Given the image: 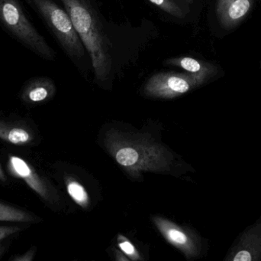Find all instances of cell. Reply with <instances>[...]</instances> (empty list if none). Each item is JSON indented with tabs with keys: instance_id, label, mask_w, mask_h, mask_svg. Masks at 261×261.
<instances>
[{
	"instance_id": "cell-11",
	"label": "cell",
	"mask_w": 261,
	"mask_h": 261,
	"mask_svg": "<svg viewBox=\"0 0 261 261\" xmlns=\"http://www.w3.org/2000/svg\"><path fill=\"white\" fill-rule=\"evenodd\" d=\"M164 64L179 67L189 73L208 75L211 78H213L219 73V67L216 64L200 61L191 57H176L169 58L164 61Z\"/></svg>"
},
{
	"instance_id": "cell-9",
	"label": "cell",
	"mask_w": 261,
	"mask_h": 261,
	"mask_svg": "<svg viewBox=\"0 0 261 261\" xmlns=\"http://www.w3.org/2000/svg\"><path fill=\"white\" fill-rule=\"evenodd\" d=\"M56 93V86L51 79L37 77L29 80L21 88L20 98L24 104L36 105L47 102Z\"/></svg>"
},
{
	"instance_id": "cell-2",
	"label": "cell",
	"mask_w": 261,
	"mask_h": 261,
	"mask_svg": "<svg viewBox=\"0 0 261 261\" xmlns=\"http://www.w3.org/2000/svg\"><path fill=\"white\" fill-rule=\"evenodd\" d=\"M107 147L116 162L132 176L142 172L170 170L171 154L162 146L147 139L112 130L107 138Z\"/></svg>"
},
{
	"instance_id": "cell-8",
	"label": "cell",
	"mask_w": 261,
	"mask_h": 261,
	"mask_svg": "<svg viewBox=\"0 0 261 261\" xmlns=\"http://www.w3.org/2000/svg\"><path fill=\"white\" fill-rule=\"evenodd\" d=\"M254 0H218L216 14L223 27L231 29L239 25L252 8Z\"/></svg>"
},
{
	"instance_id": "cell-16",
	"label": "cell",
	"mask_w": 261,
	"mask_h": 261,
	"mask_svg": "<svg viewBox=\"0 0 261 261\" xmlns=\"http://www.w3.org/2000/svg\"><path fill=\"white\" fill-rule=\"evenodd\" d=\"M22 230L21 227L17 225H1L0 226V242L19 232Z\"/></svg>"
},
{
	"instance_id": "cell-13",
	"label": "cell",
	"mask_w": 261,
	"mask_h": 261,
	"mask_svg": "<svg viewBox=\"0 0 261 261\" xmlns=\"http://www.w3.org/2000/svg\"><path fill=\"white\" fill-rule=\"evenodd\" d=\"M66 184L70 197L81 206L87 207L89 203V197L85 188L79 182L71 179H67Z\"/></svg>"
},
{
	"instance_id": "cell-10",
	"label": "cell",
	"mask_w": 261,
	"mask_h": 261,
	"mask_svg": "<svg viewBox=\"0 0 261 261\" xmlns=\"http://www.w3.org/2000/svg\"><path fill=\"white\" fill-rule=\"evenodd\" d=\"M0 139L12 145L24 147L33 143L35 134L22 123L0 121Z\"/></svg>"
},
{
	"instance_id": "cell-12",
	"label": "cell",
	"mask_w": 261,
	"mask_h": 261,
	"mask_svg": "<svg viewBox=\"0 0 261 261\" xmlns=\"http://www.w3.org/2000/svg\"><path fill=\"white\" fill-rule=\"evenodd\" d=\"M39 217L25 210L0 202V222L13 223H37Z\"/></svg>"
},
{
	"instance_id": "cell-18",
	"label": "cell",
	"mask_w": 261,
	"mask_h": 261,
	"mask_svg": "<svg viewBox=\"0 0 261 261\" xmlns=\"http://www.w3.org/2000/svg\"><path fill=\"white\" fill-rule=\"evenodd\" d=\"M7 251V246L5 244H0V260L3 258L4 254H6Z\"/></svg>"
},
{
	"instance_id": "cell-1",
	"label": "cell",
	"mask_w": 261,
	"mask_h": 261,
	"mask_svg": "<svg viewBox=\"0 0 261 261\" xmlns=\"http://www.w3.org/2000/svg\"><path fill=\"white\" fill-rule=\"evenodd\" d=\"M91 58L95 80L104 82L113 67L111 48L100 20L89 0H61Z\"/></svg>"
},
{
	"instance_id": "cell-19",
	"label": "cell",
	"mask_w": 261,
	"mask_h": 261,
	"mask_svg": "<svg viewBox=\"0 0 261 261\" xmlns=\"http://www.w3.org/2000/svg\"><path fill=\"white\" fill-rule=\"evenodd\" d=\"M0 181L2 182H6L7 181V177H6V174H5L4 171H3L1 164H0Z\"/></svg>"
},
{
	"instance_id": "cell-15",
	"label": "cell",
	"mask_w": 261,
	"mask_h": 261,
	"mask_svg": "<svg viewBox=\"0 0 261 261\" xmlns=\"http://www.w3.org/2000/svg\"><path fill=\"white\" fill-rule=\"evenodd\" d=\"M119 246L121 250L127 256L130 257L132 260H138V259H140L139 255H138V252L135 250L134 245L130 242H128V240L122 237V236H120V238H119Z\"/></svg>"
},
{
	"instance_id": "cell-20",
	"label": "cell",
	"mask_w": 261,
	"mask_h": 261,
	"mask_svg": "<svg viewBox=\"0 0 261 261\" xmlns=\"http://www.w3.org/2000/svg\"><path fill=\"white\" fill-rule=\"evenodd\" d=\"M184 1H186V2H187V3H193V2L195 1V0H184Z\"/></svg>"
},
{
	"instance_id": "cell-7",
	"label": "cell",
	"mask_w": 261,
	"mask_h": 261,
	"mask_svg": "<svg viewBox=\"0 0 261 261\" xmlns=\"http://www.w3.org/2000/svg\"><path fill=\"white\" fill-rule=\"evenodd\" d=\"M153 220L166 240L180 250L187 257H194L197 254L196 242L188 231L163 218L154 217Z\"/></svg>"
},
{
	"instance_id": "cell-3",
	"label": "cell",
	"mask_w": 261,
	"mask_h": 261,
	"mask_svg": "<svg viewBox=\"0 0 261 261\" xmlns=\"http://www.w3.org/2000/svg\"><path fill=\"white\" fill-rule=\"evenodd\" d=\"M0 27L43 59H55V51L29 21L18 0H0Z\"/></svg>"
},
{
	"instance_id": "cell-17",
	"label": "cell",
	"mask_w": 261,
	"mask_h": 261,
	"mask_svg": "<svg viewBox=\"0 0 261 261\" xmlns=\"http://www.w3.org/2000/svg\"><path fill=\"white\" fill-rule=\"evenodd\" d=\"M36 247H32L23 254H15L9 259L10 261H32L36 256Z\"/></svg>"
},
{
	"instance_id": "cell-6",
	"label": "cell",
	"mask_w": 261,
	"mask_h": 261,
	"mask_svg": "<svg viewBox=\"0 0 261 261\" xmlns=\"http://www.w3.org/2000/svg\"><path fill=\"white\" fill-rule=\"evenodd\" d=\"M8 171L13 177L22 180L35 194L49 205H56L59 201L58 193L47 178L41 174L32 164L17 156H9Z\"/></svg>"
},
{
	"instance_id": "cell-14",
	"label": "cell",
	"mask_w": 261,
	"mask_h": 261,
	"mask_svg": "<svg viewBox=\"0 0 261 261\" xmlns=\"http://www.w3.org/2000/svg\"><path fill=\"white\" fill-rule=\"evenodd\" d=\"M148 1L172 16L179 18L185 17V12L173 0H148Z\"/></svg>"
},
{
	"instance_id": "cell-5",
	"label": "cell",
	"mask_w": 261,
	"mask_h": 261,
	"mask_svg": "<svg viewBox=\"0 0 261 261\" xmlns=\"http://www.w3.org/2000/svg\"><path fill=\"white\" fill-rule=\"evenodd\" d=\"M211 78L208 75L189 72H160L147 80L144 93L149 98L173 99L200 87Z\"/></svg>"
},
{
	"instance_id": "cell-4",
	"label": "cell",
	"mask_w": 261,
	"mask_h": 261,
	"mask_svg": "<svg viewBox=\"0 0 261 261\" xmlns=\"http://www.w3.org/2000/svg\"><path fill=\"white\" fill-rule=\"evenodd\" d=\"M26 1L43 18L70 58L78 59L84 56L85 47L65 9H62L52 0Z\"/></svg>"
}]
</instances>
